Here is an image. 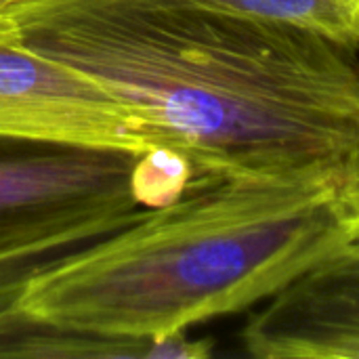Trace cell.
I'll use <instances>...</instances> for the list:
<instances>
[{"mask_svg": "<svg viewBox=\"0 0 359 359\" xmlns=\"http://www.w3.org/2000/svg\"><path fill=\"white\" fill-rule=\"evenodd\" d=\"M0 38L97 82L208 179H334L359 48L198 0H0Z\"/></svg>", "mask_w": 359, "mask_h": 359, "instance_id": "cell-1", "label": "cell"}, {"mask_svg": "<svg viewBox=\"0 0 359 359\" xmlns=\"http://www.w3.org/2000/svg\"><path fill=\"white\" fill-rule=\"evenodd\" d=\"M334 179H221L40 273L21 299L34 322L164 339L269 301L351 240Z\"/></svg>", "mask_w": 359, "mask_h": 359, "instance_id": "cell-2", "label": "cell"}, {"mask_svg": "<svg viewBox=\"0 0 359 359\" xmlns=\"http://www.w3.org/2000/svg\"><path fill=\"white\" fill-rule=\"evenodd\" d=\"M202 181L175 151L0 137V248L160 208Z\"/></svg>", "mask_w": 359, "mask_h": 359, "instance_id": "cell-3", "label": "cell"}, {"mask_svg": "<svg viewBox=\"0 0 359 359\" xmlns=\"http://www.w3.org/2000/svg\"><path fill=\"white\" fill-rule=\"evenodd\" d=\"M0 137L135 154L170 151L124 101L97 82L0 38Z\"/></svg>", "mask_w": 359, "mask_h": 359, "instance_id": "cell-4", "label": "cell"}, {"mask_svg": "<svg viewBox=\"0 0 359 359\" xmlns=\"http://www.w3.org/2000/svg\"><path fill=\"white\" fill-rule=\"evenodd\" d=\"M240 341L259 359H359V238L273 294Z\"/></svg>", "mask_w": 359, "mask_h": 359, "instance_id": "cell-5", "label": "cell"}, {"mask_svg": "<svg viewBox=\"0 0 359 359\" xmlns=\"http://www.w3.org/2000/svg\"><path fill=\"white\" fill-rule=\"evenodd\" d=\"M212 353L210 341H189L185 332L164 339H122L59 328L25 316L0 330V358L200 359Z\"/></svg>", "mask_w": 359, "mask_h": 359, "instance_id": "cell-6", "label": "cell"}, {"mask_svg": "<svg viewBox=\"0 0 359 359\" xmlns=\"http://www.w3.org/2000/svg\"><path fill=\"white\" fill-rule=\"evenodd\" d=\"M143 217V215H141ZM141 217L124 221L93 223L42 240L0 248V330L21 318V299L27 286L50 267L67 261L80 250L109 238L111 233L137 223Z\"/></svg>", "mask_w": 359, "mask_h": 359, "instance_id": "cell-7", "label": "cell"}, {"mask_svg": "<svg viewBox=\"0 0 359 359\" xmlns=\"http://www.w3.org/2000/svg\"><path fill=\"white\" fill-rule=\"evenodd\" d=\"M198 2L233 17L320 34L359 48V0H198Z\"/></svg>", "mask_w": 359, "mask_h": 359, "instance_id": "cell-8", "label": "cell"}, {"mask_svg": "<svg viewBox=\"0 0 359 359\" xmlns=\"http://www.w3.org/2000/svg\"><path fill=\"white\" fill-rule=\"evenodd\" d=\"M337 202L351 238H359V141L339 179Z\"/></svg>", "mask_w": 359, "mask_h": 359, "instance_id": "cell-9", "label": "cell"}]
</instances>
